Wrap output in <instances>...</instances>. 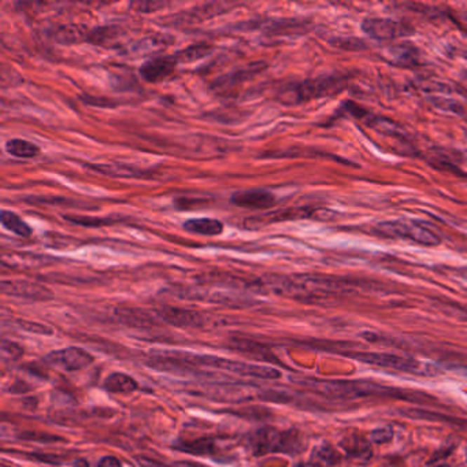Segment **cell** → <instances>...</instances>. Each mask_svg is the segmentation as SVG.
<instances>
[{
    "label": "cell",
    "mask_w": 467,
    "mask_h": 467,
    "mask_svg": "<svg viewBox=\"0 0 467 467\" xmlns=\"http://www.w3.org/2000/svg\"><path fill=\"white\" fill-rule=\"evenodd\" d=\"M159 317L169 325H173L177 327H188V329H198L205 325V318L201 313L180 309V307H172L165 306L159 310Z\"/></svg>",
    "instance_id": "12"
},
{
    "label": "cell",
    "mask_w": 467,
    "mask_h": 467,
    "mask_svg": "<svg viewBox=\"0 0 467 467\" xmlns=\"http://www.w3.org/2000/svg\"><path fill=\"white\" fill-rule=\"evenodd\" d=\"M452 18L455 24L465 32V34H467V14H455L452 15Z\"/></svg>",
    "instance_id": "35"
},
{
    "label": "cell",
    "mask_w": 467,
    "mask_h": 467,
    "mask_svg": "<svg viewBox=\"0 0 467 467\" xmlns=\"http://www.w3.org/2000/svg\"><path fill=\"white\" fill-rule=\"evenodd\" d=\"M314 210L311 208H287V210H280V211H273L267 212L258 217L247 218L244 226L248 229H258L263 225L273 224V222H281V221H292V219H300V218H307L313 217Z\"/></svg>",
    "instance_id": "10"
},
{
    "label": "cell",
    "mask_w": 467,
    "mask_h": 467,
    "mask_svg": "<svg viewBox=\"0 0 467 467\" xmlns=\"http://www.w3.org/2000/svg\"><path fill=\"white\" fill-rule=\"evenodd\" d=\"M182 356H177L178 360L187 362L192 366H203V367H212L219 369L224 372H229L232 374H237L241 377H251V379H264V380H276L281 377V372L269 367V366H259L251 365L245 362H237L231 359L217 358L212 355H191V353H181Z\"/></svg>",
    "instance_id": "4"
},
{
    "label": "cell",
    "mask_w": 467,
    "mask_h": 467,
    "mask_svg": "<svg viewBox=\"0 0 467 467\" xmlns=\"http://www.w3.org/2000/svg\"><path fill=\"white\" fill-rule=\"evenodd\" d=\"M97 467H122L119 459L113 455H104L99 459Z\"/></svg>",
    "instance_id": "33"
},
{
    "label": "cell",
    "mask_w": 467,
    "mask_h": 467,
    "mask_svg": "<svg viewBox=\"0 0 467 467\" xmlns=\"http://www.w3.org/2000/svg\"><path fill=\"white\" fill-rule=\"evenodd\" d=\"M362 30L372 39L379 41H391L412 33V27L403 21L391 18H367L362 22Z\"/></svg>",
    "instance_id": "7"
},
{
    "label": "cell",
    "mask_w": 467,
    "mask_h": 467,
    "mask_svg": "<svg viewBox=\"0 0 467 467\" xmlns=\"http://www.w3.org/2000/svg\"><path fill=\"white\" fill-rule=\"evenodd\" d=\"M121 34V30L114 27H102L96 29L90 30L88 36V41L95 46H106L113 43L118 36Z\"/></svg>",
    "instance_id": "25"
},
{
    "label": "cell",
    "mask_w": 467,
    "mask_h": 467,
    "mask_svg": "<svg viewBox=\"0 0 467 467\" xmlns=\"http://www.w3.org/2000/svg\"><path fill=\"white\" fill-rule=\"evenodd\" d=\"M117 317L119 321L123 322L125 325H140L144 326L148 322V317H147L144 311H139L135 309H118Z\"/></svg>",
    "instance_id": "26"
},
{
    "label": "cell",
    "mask_w": 467,
    "mask_h": 467,
    "mask_svg": "<svg viewBox=\"0 0 467 467\" xmlns=\"http://www.w3.org/2000/svg\"><path fill=\"white\" fill-rule=\"evenodd\" d=\"M245 448L254 456L267 454L284 452L297 454L304 449L300 432L297 431H278L276 428L264 426L251 432L245 438Z\"/></svg>",
    "instance_id": "2"
},
{
    "label": "cell",
    "mask_w": 467,
    "mask_h": 467,
    "mask_svg": "<svg viewBox=\"0 0 467 467\" xmlns=\"http://www.w3.org/2000/svg\"><path fill=\"white\" fill-rule=\"evenodd\" d=\"M388 53L391 60L400 66H412L418 62V51L410 43L393 46Z\"/></svg>",
    "instance_id": "21"
},
{
    "label": "cell",
    "mask_w": 467,
    "mask_h": 467,
    "mask_svg": "<svg viewBox=\"0 0 467 467\" xmlns=\"http://www.w3.org/2000/svg\"><path fill=\"white\" fill-rule=\"evenodd\" d=\"M211 51H212V47L208 43H199V44H194V46L184 48L182 51L175 54V58L178 60V63H191V62H196L199 59L205 58Z\"/></svg>",
    "instance_id": "24"
},
{
    "label": "cell",
    "mask_w": 467,
    "mask_h": 467,
    "mask_svg": "<svg viewBox=\"0 0 467 467\" xmlns=\"http://www.w3.org/2000/svg\"><path fill=\"white\" fill-rule=\"evenodd\" d=\"M433 467H451L449 465H447V463H441V465H438V466H433Z\"/></svg>",
    "instance_id": "38"
},
{
    "label": "cell",
    "mask_w": 467,
    "mask_h": 467,
    "mask_svg": "<svg viewBox=\"0 0 467 467\" xmlns=\"http://www.w3.org/2000/svg\"><path fill=\"white\" fill-rule=\"evenodd\" d=\"M347 88V80L340 76H326L302 83H292L283 88L278 93V100L283 104H299L303 102L330 97L341 93Z\"/></svg>",
    "instance_id": "3"
},
{
    "label": "cell",
    "mask_w": 467,
    "mask_h": 467,
    "mask_svg": "<svg viewBox=\"0 0 467 467\" xmlns=\"http://www.w3.org/2000/svg\"><path fill=\"white\" fill-rule=\"evenodd\" d=\"M103 386L110 393H132L137 391L139 384L125 373H111L103 382Z\"/></svg>",
    "instance_id": "18"
},
{
    "label": "cell",
    "mask_w": 467,
    "mask_h": 467,
    "mask_svg": "<svg viewBox=\"0 0 467 467\" xmlns=\"http://www.w3.org/2000/svg\"><path fill=\"white\" fill-rule=\"evenodd\" d=\"M175 449L199 456H214L217 451V440L210 436L191 438V440H177L175 442Z\"/></svg>",
    "instance_id": "14"
},
{
    "label": "cell",
    "mask_w": 467,
    "mask_h": 467,
    "mask_svg": "<svg viewBox=\"0 0 467 467\" xmlns=\"http://www.w3.org/2000/svg\"><path fill=\"white\" fill-rule=\"evenodd\" d=\"M177 466L180 467H205V465L201 463H194V462H178Z\"/></svg>",
    "instance_id": "36"
},
{
    "label": "cell",
    "mask_w": 467,
    "mask_h": 467,
    "mask_svg": "<svg viewBox=\"0 0 467 467\" xmlns=\"http://www.w3.org/2000/svg\"><path fill=\"white\" fill-rule=\"evenodd\" d=\"M184 229L201 236H218L224 231V224L214 218H192L184 222Z\"/></svg>",
    "instance_id": "17"
},
{
    "label": "cell",
    "mask_w": 467,
    "mask_h": 467,
    "mask_svg": "<svg viewBox=\"0 0 467 467\" xmlns=\"http://www.w3.org/2000/svg\"><path fill=\"white\" fill-rule=\"evenodd\" d=\"M18 325L21 329H24L25 332H29V333H34V334H46V336H50L53 334V329L50 326H46V325H41L39 322H30V321H18Z\"/></svg>",
    "instance_id": "29"
},
{
    "label": "cell",
    "mask_w": 467,
    "mask_h": 467,
    "mask_svg": "<svg viewBox=\"0 0 467 467\" xmlns=\"http://www.w3.org/2000/svg\"><path fill=\"white\" fill-rule=\"evenodd\" d=\"M90 30L87 29V27L80 25V24H66V25H59L57 28L53 29V39L60 43V44H77L81 41H88Z\"/></svg>",
    "instance_id": "15"
},
{
    "label": "cell",
    "mask_w": 467,
    "mask_h": 467,
    "mask_svg": "<svg viewBox=\"0 0 467 467\" xmlns=\"http://www.w3.org/2000/svg\"><path fill=\"white\" fill-rule=\"evenodd\" d=\"M46 360L65 372H79L84 370L95 362L93 355L80 347H66L62 350L51 351Z\"/></svg>",
    "instance_id": "8"
},
{
    "label": "cell",
    "mask_w": 467,
    "mask_h": 467,
    "mask_svg": "<svg viewBox=\"0 0 467 467\" xmlns=\"http://www.w3.org/2000/svg\"><path fill=\"white\" fill-rule=\"evenodd\" d=\"M351 358L360 360L363 363L380 366V367H388L393 370H399L403 373L417 374V376H436L440 370L432 369L429 365H425L417 359L399 356L393 353H385V352H351L348 353Z\"/></svg>",
    "instance_id": "6"
},
{
    "label": "cell",
    "mask_w": 467,
    "mask_h": 467,
    "mask_svg": "<svg viewBox=\"0 0 467 467\" xmlns=\"http://www.w3.org/2000/svg\"><path fill=\"white\" fill-rule=\"evenodd\" d=\"M232 203L241 208L266 210L276 205V196L266 189H247L234 192Z\"/></svg>",
    "instance_id": "13"
},
{
    "label": "cell",
    "mask_w": 467,
    "mask_h": 467,
    "mask_svg": "<svg viewBox=\"0 0 467 467\" xmlns=\"http://www.w3.org/2000/svg\"><path fill=\"white\" fill-rule=\"evenodd\" d=\"M175 55L156 57L144 62L140 67V76L147 83H159L168 79L177 67Z\"/></svg>",
    "instance_id": "11"
},
{
    "label": "cell",
    "mask_w": 467,
    "mask_h": 467,
    "mask_svg": "<svg viewBox=\"0 0 467 467\" xmlns=\"http://www.w3.org/2000/svg\"><path fill=\"white\" fill-rule=\"evenodd\" d=\"M376 232L391 238H407L425 247H435L441 243L440 236L432 226L414 219L380 222L376 226Z\"/></svg>",
    "instance_id": "5"
},
{
    "label": "cell",
    "mask_w": 467,
    "mask_h": 467,
    "mask_svg": "<svg viewBox=\"0 0 467 467\" xmlns=\"http://www.w3.org/2000/svg\"><path fill=\"white\" fill-rule=\"evenodd\" d=\"M89 169L102 173V175H113V177H144V172L126 166V165H90Z\"/></svg>",
    "instance_id": "22"
},
{
    "label": "cell",
    "mask_w": 467,
    "mask_h": 467,
    "mask_svg": "<svg viewBox=\"0 0 467 467\" xmlns=\"http://www.w3.org/2000/svg\"><path fill=\"white\" fill-rule=\"evenodd\" d=\"M6 152L15 156V158H24L30 159L40 154V148L34 143L24 140V139H11L6 143Z\"/></svg>",
    "instance_id": "20"
},
{
    "label": "cell",
    "mask_w": 467,
    "mask_h": 467,
    "mask_svg": "<svg viewBox=\"0 0 467 467\" xmlns=\"http://www.w3.org/2000/svg\"><path fill=\"white\" fill-rule=\"evenodd\" d=\"M166 6H168V3H165V1H139V3H133L132 8H135L139 13H155Z\"/></svg>",
    "instance_id": "31"
},
{
    "label": "cell",
    "mask_w": 467,
    "mask_h": 467,
    "mask_svg": "<svg viewBox=\"0 0 467 467\" xmlns=\"http://www.w3.org/2000/svg\"><path fill=\"white\" fill-rule=\"evenodd\" d=\"M0 222L1 225L13 232L17 236H21V237H29L32 234V229H30L29 225L20 217L17 215L15 212L13 211H7V210H1L0 212Z\"/></svg>",
    "instance_id": "19"
},
{
    "label": "cell",
    "mask_w": 467,
    "mask_h": 467,
    "mask_svg": "<svg viewBox=\"0 0 467 467\" xmlns=\"http://www.w3.org/2000/svg\"><path fill=\"white\" fill-rule=\"evenodd\" d=\"M136 462L142 467H173L168 465V463H165V462H161L158 459L149 458L147 455H137L136 456Z\"/></svg>",
    "instance_id": "32"
},
{
    "label": "cell",
    "mask_w": 467,
    "mask_h": 467,
    "mask_svg": "<svg viewBox=\"0 0 467 467\" xmlns=\"http://www.w3.org/2000/svg\"><path fill=\"white\" fill-rule=\"evenodd\" d=\"M316 392L334 398V399H359V398H372V396H389V398H399L403 400L415 402L421 398L424 399L425 395H419L415 392H407L399 388L384 386L380 384H374L370 381H322L309 379V380L299 381Z\"/></svg>",
    "instance_id": "1"
},
{
    "label": "cell",
    "mask_w": 467,
    "mask_h": 467,
    "mask_svg": "<svg viewBox=\"0 0 467 467\" xmlns=\"http://www.w3.org/2000/svg\"><path fill=\"white\" fill-rule=\"evenodd\" d=\"M393 438V429L391 426H382V428H377L372 432L370 435V440L376 444H384L388 442Z\"/></svg>",
    "instance_id": "30"
},
{
    "label": "cell",
    "mask_w": 467,
    "mask_h": 467,
    "mask_svg": "<svg viewBox=\"0 0 467 467\" xmlns=\"http://www.w3.org/2000/svg\"><path fill=\"white\" fill-rule=\"evenodd\" d=\"M1 292L4 295H10L13 297H21L28 300H36V302H44L51 300L54 297V293L47 287L27 281V280H10L1 283Z\"/></svg>",
    "instance_id": "9"
},
{
    "label": "cell",
    "mask_w": 467,
    "mask_h": 467,
    "mask_svg": "<svg viewBox=\"0 0 467 467\" xmlns=\"http://www.w3.org/2000/svg\"><path fill=\"white\" fill-rule=\"evenodd\" d=\"M73 467H89V463H88L86 459H77L74 462V466Z\"/></svg>",
    "instance_id": "37"
},
{
    "label": "cell",
    "mask_w": 467,
    "mask_h": 467,
    "mask_svg": "<svg viewBox=\"0 0 467 467\" xmlns=\"http://www.w3.org/2000/svg\"><path fill=\"white\" fill-rule=\"evenodd\" d=\"M340 447L348 454L351 458H355L360 462H366L372 458V445L370 441L359 435H351L340 441Z\"/></svg>",
    "instance_id": "16"
},
{
    "label": "cell",
    "mask_w": 467,
    "mask_h": 467,
    "mask_svg": "<svg viewBox=\"0 0 467 467\" xmlns=\"http://www.w3.org/2000/svg\"><path fill=\"white\" fill-rule=\"evenodd\" d=\"M337 46L341 47V48H347V50H362V48H365V47H360V46H363V43L358 39H352V40L341 39L340 44H337Z\"/></svg>",
    "instance_id": "34"
},
{
    "label": "cell",
    "mask_w": 467,
    "mask_h": 467,
    "mask_svg": "<svg viewBox=\"0 0 467 467\" xmlns=\"http://www.w3.org/2000/svg\"><path fill=\"white\" fill-rule=\"evenodd\" d=\"M0 355H1V360L3 362H10L11 363V362L18 360L24 355V348L18 343H15V341L1 340Z\"/></svg>",
    "instance_id": "28"
},
{
    "label": "cell",
    "mask_w": 467,
    "mask_h": 467,
    "mask_svg": "<svg viewBox=\"0 0 467 467\" xmlns=\"http://www.w3.org/2000/svg\"><path fill=\"white\" fill-rule=\"evenodd\" d=\"M65 219H67L69 222H73L76 225L89 226V228L106 226V225H111L116 222V219H113V218H95V217H81V215H65Z\"/></svg>",
    "instance_id": "27"
},
{
    "label": "cell",
    "mask_w": 467,
    "mask_h": 467,
    "mask_svg": "<svg viewBox=\"0 0 467 467\" xmlns=\"http://www.w3.org/2000/svg\"><path fill=\"white\" fill-rule=\"evenodd\" d=\"M340 455L329 445H320L314 448L311 455V462L317 467L336 466L340 462Z\"/></svg>",
    "instance_id": "23"
},
{
    "label": "cell",
    "mask_w": 467,
    "mask_h": 467,
    "mask_svg": "<svg viewBox=\"0 0 467 467\" xmlns=\"http://www.w3.org/2000/svg\"><path fill=\"white\" fill-rule=\"evenodd\" d=\"M0 467H10V466H7V465H6V463H3V465H1V466H0Z\"/></svg>",
    "instance_id": "39"
}]
</instances>
